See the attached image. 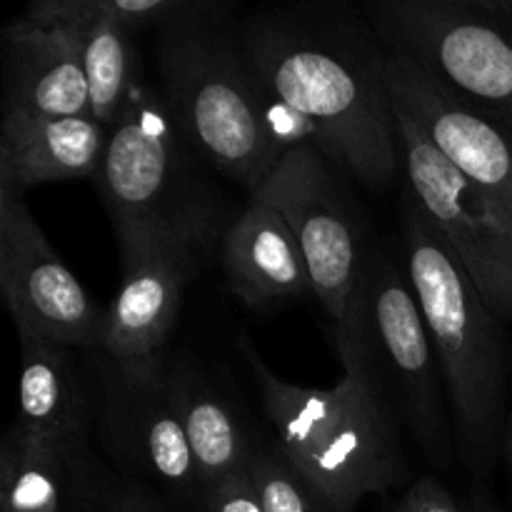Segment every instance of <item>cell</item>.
Masks as SVG:
<instances>
[{
	"label": "cell",
	"mask_w": 512,
	"mask_h": 512,
	"mask_svg": "<svg viewBox=\"0 0 512 512\" xmlns=\"http://www.w3.org/2000/svg\"><path fill=\"white\" fill-rule=\"evenodd\" d=\"M0 288L18 335L65 348H103L108 313L93 303L23 203L0 185Z\"/></svg>",
	"instance_id": "8fae6325"
},
{
	"label": "cell",
	"mask_w": 512,
	"mask_h": 512,
	"mask_svg": "<svg viewBox=\"0 0 512 512\" xmlns=\"http://www.w3.org/2000/svg\"><path fill=\"white\" fill-rule=\"evenodd\" d=\"M80 30L85 78H88L90 118L103 128H113L123 115L135 85L133 35L103 20H85Z\"/></svg>",
	"instance_id": "44dd1931"
},
{
	"label": "cell",
	"mask_w": 512,
	"mask_h": 512,
	"mask_svg": "<svg viewBox=\"0 0 512 512\" xmlns=\"http://www.w3.org/2000/svg\"><path fill=\"white\" fill-rule=\"evenodd\" d=\"M255 70L323 135L325 155L368 188L398 175L388 50L368 20L340 5H295L238 20Z\"/></svg>",
	"instance_id": "6da1fadb"
},
{
	"label": "cell",
	"mask_w": 512,
	"mask_h": 512,
	"mask_svg": "<svg viewBox=\"0 0 512 512\" xmlns=\"http://www.w3.org/2000/svg\"><path fill=\"white\" fill-rule=\"evenodd\" d=\"M388 88L443 158L512 213V130L390 50Z\"/></svg>",
	"instance_id": "7c38bea8"
},
{
	"label": "cell",
	"mask_w": 512,
	"mask_h": 512,
	"mask_svg": "<svg viewBox=\"0 0 512 512\" xmlns=\"http://www.w3.org/2000/svg\"><path fill=\"white\" fill-rule=\"evenodd\" d=\"M408 193L455 255L488 308L512 320V213L465 178L418 123L393 105Z\"/></svg>",
	"instance_id": "9c48e42d"
},
{
	"label": "cell",
	"mask_w": 512,
	"mask_h": 512,
	"mask_svg": "<svg viewBox=\"0 0 512 512\" xmlns=\"http://www.w3.org/2000/svg\"><path fill=\"white\" fill-rule=\"evenodd\" d=\"M198 158L163 95L135 85L110 128L98 173L118 245L165 240L205 260L220 243L223 213L213 185L200 175Z\"/></svg>",
	"instance_id": "8992f818"
},
{
	"label": "cell",
	"mask_w": 512,
	"mask_h": 512,
	"mask_svg": "<svg viewBox=\"0 0 512 512\" xmlns=\"http://www.w3.org/2000/svg\"><path fill=\"white\" fill-rule=\"evenodd\" d=\"M343 373H353L428 460L448 470L458 458L443 373L425 328L405 258L370 248L358 285L335 323Z\"/></svg>",
	"instance_id": "277c9868"
},
{
	"label": "cell",
	"mask_w": 512,
	"mask_h": 512,
	"mask_svg": "<svg viewBox=\"0 0 512 512\" xmlns=\"http://www.w3.org/2000/svg\"><path fill=\"white\" fill-rule=\"evenodd\" d=\"M123 280L108 310L103 355L120 368L163 358L165 340L178 320L185 288L203 260L165 240L118 245Z\"/></svg>",
	"instance_id": "4fadbf2b"
},
{
	"label": "cell",
	"mask_w": 512,
	"mask_h": 512,
	"mask_svg": "<svg viewBox=\"0 0 512 512\" xmlns=\"http://www.w3.org/2000/svg\"><path fill=\"white\" fill-rule=\"evenodd\" d=\"M110 130L90 115L18 118L5 115L0 133V185L23 193L40 183L100 173Z\"/></svg>",
	"instance_id": "2e32d148"
},
{
	"label": "cell",
	"mask_w": 512,
	"mask_h": 512,
	"mask_svg": "<svg viewBox=\"0 0 512 512\" xmlns=\"http://www.w3.org/2000/svg\"><path fill=\"white\" fill-rule=\"evenodd\" d=\"M380 43L512 130V25L485 0H375Z\"/></svg>",
	"instance_id": "52a82bcc"
},
{
	"label": "cell",
	"mask_w": 512,
	"mask_h": 512,
	"mask_svg": "<svg viewBox=\"0 0 512 512\" xmlns=\"http://www.w3.org/2000/svg\"><path fill=\"white\" fill-rule=\"evenodd\" d=\"M195 512H265L250 468L210 483Z\"/></svg>",
	"instance_id": "cb8c5ba5"
},
{
	"label": "cell",
	"mask_w": 512,
	"mask_h": 512,
	"mask_svg": "<svg viewBox=\"0 0 512 512\" xmlns=\"http://www.w3.org/2000/svg\"><path fill=\"white\" fill-rule=\"evenodd\" d=\"M88 440L8 430L0 450V512H75L98 465Z\"/></svg>",
	"instance_id": "ac0fdd59"
},
{
	"label": "cell",
	"mask_w": 512,
	"mask_h": 512,
	"mask_svg": "<svg viewBox=\"0 0 512 512\" xmlns=\"http://www.w3.org/2000/svg\"><path fill=\"white\" fill-rule=\"evenodd\" d=\"M155 55L160 95L183 138L253 195L285 153L268 130L273 93L245 50L230 5L160 30Z\"/></svg>",
	"instance_id": "3957f363"
},
{
	"label": "cell",
	"mask_w": 512,
	"mask_h": 512,
	"mask_svg": "<svg viewBox=\"0 0 512 512\" xmlns=\"http://www.w3.org/2000/svg\"><path fill=\"white\" fill-rule=\"evenodd\" d=\"M468 512H500L495 508V503L490 498H485V495H473V500H470L468 505Z\"/></svg>",
	"instance_id": "484cf974"
},
{
	"label": "cell",
	"mask_w": 512,
	"mask_h": 512,
	"mask_svg": "<svg viewBox=\"0 0 512 512\" xmlns=\"http://www.w3.org/2000/svg\"><path fill=\"white\" fill-rule=\"evenodd\" d=\"M95 385L100 440L118 473L150 485L180 508L198 510L208 485L190 453L165 358L135 368L103 360Z\"/></svg>",
	"instance_id": "ba28073f"
},
{
	"label": "cell",
	"mask_w": 512,
	"mask_h": 512,
	"mask_svg": "<svg viewBox=\"0 0 512 512\" xmlns=\"http://www.w3.org/2000/svg\"><path fill=\"white\" fill-rule=\"evenodd\" d=\"M340 170L315 145L293 148L250 198L283 213L308 260L313 295L333 325L358 285L368 250L360 240L353 205L340 188Z\"/></svg>",
	"instance_id": "30bf717a"
},
{
	"label": "cell",
	"mask_w": 512,
	"mask_h": 512,
	"mask_svg": "<svg viewBox=\"0 0 512 512\" xmlns=\"http://www.w3.org/2000/svg\"><path fill=\"white\" fill-rule=\"evenodd\" d=\"M238 345L275 430L273 443L335 510L353 512L370 495L405 483L398 425L353 373H343L330 390L303 388L280 380L248 338Z\"/></svg>",
	"instance_id": "5b68a950"
},
{
	"label": "cell",
	"mask_w": 512,
	"mask_h": 512,
	"mask_svg": "<svg viewBox=\"0 0 512 512\" xmlns=\"http://www.w3.org/2000/svg\"><path fill=\"white\" fill-rule=\"evenodd\" d=\"M170 500L155 488L128 478L98 460L88 490L75 512H170Z\"/></svg>",
	"instance_id": "603a6c76"
},
{
	"label": "cell",
	"mask_w": 512,
	"mask_h": 512,
	"mask_svg": "<svg viewBox=\"0 0 512 512\" xmlns=\"http://www.w3.org/2000/svg\"><path fill=\"white\" fill-rule=\"evenodd\" d=\"M405 200V268L443 373L458 458L473 478L483 480L498 460L508 425L503 328L413 195Z\"/></svg>",
	"instance_id": "7a4b0ae2"
},
{
	"label": "cell",
	"mask_w": 512,
	"mask_h": 512,
	"mask_svg": "<svg viewBox=\"0 0 512 512\" xmlns=\"http://www.w3.org/2000/svg\"><path fill=\"white\" fill-rule=\"evenodd\" d=\"M20 338L18 420L15 428L50 440H88V425L98 410V385H90L73 348L35 338Z\"/></svg>",
	"instance_id": "e0dca14e"
},
{
	"label": "cell",
	"mask_w": 512,
	"mask_h": 512,
	"mask_svg": "<svg viewBox=\"0 0 512 512\" xmlns=\"http://www.w3.org/2000/svg\"><path fill=\"white\" fill-rule=\"evenodd\" d=\"M250 475L265 512H338L275 443L260 445Z\"/></svg>",
	"instance_id": "7402d4cb"
},
{
	"label": "cell",
	"mask_w": 512,
	"mask_h": 512,
	"mask_svg": "<svg viewBox=\"0 0 512 512\" xmlns=\"http://www.w3.org/2000/svg\"><path fill=\"white\" fill-rule=\"evenodd\" d=\"M393 512H468L435 478H420L400 498Z\"/></svg>",
	"instance_id": "d4e9b609"
},
{
	"label": "cell",
	"mask_w": 512,
	"mask_h": 512,
	"mask_svg": "<svg viewBox=\"0 0 512 512\" xmlns=\"http://www.w3.org/2000/svg\"><path fill=\"white\" fill-rule=\"evenodd\" d=\"M5 115L73 118L90 115L80 30L35 25L23 15L5 30Z\"/></svg>",
	"instance_id": "5bb4252c"
},
{
	"label": "cell",
	"mask_w": 512,
	"mask_h": 512,
	"mask_svg": "<svg viewBox=\"0 0 512 512\" xmlns=\"http://www.w3.org/2000/svg\"><path fill=\"white\" fill-rule=\"evenodd\" d=\"M505 458H508V470H510V485H512V413L508 418V425H505V438H503Z\"/></svg>",
	"instance_id": "4316f807"
},
{
	"label": "cell",
	"mask_w": 512,
	"mask_h": 512,
	"mask_svg": "<svg viewBox=\"0 0 512 512\" xmlns=\"http://www.w3.org/2000/svg\"><path fill=\"white\" fill-rule=\"evenodd\" d=\"M225 3L213 0H38L28 5L25 20L35 25H78L85 20H103L135 35L138 30L170 28L188 20L220 13Z\"/></svg>",
	"instance_id": "ffe728a7"
},
{
	"label": "cell",
	"mask_w": 512,
	"mask_h": 512,
	"mask_svg": "<svg viewBox=\"0 0 512 512\" xmlns=\"http://www.w3.org/2000/svg\"><path fill=\"white\" fill-rule=\"evenodd\" d=\"M228 285L248 308H270L313 293L308 260L280 210L260 198L228 225L220 240Z\"/></svg>",
	"instance_id": "9a60e30c"
},
{
	"label": "cell",
	"mask_w": 512,
	"mask_h": 512,
	"mask_svg": "<svg viewBox=\"0 0 512 512\" xmlns=\"http://www.w3.org/2000/svg\"><path fill=\"white\" fill-rule=\"evenodd\" d=\"M170 373L185 438L205 485L248 470L263 443L250 438L243 420L198 370L175 363Z\"/></svg>",
	"instance_id": "d6986e66"
}]
</instances>
